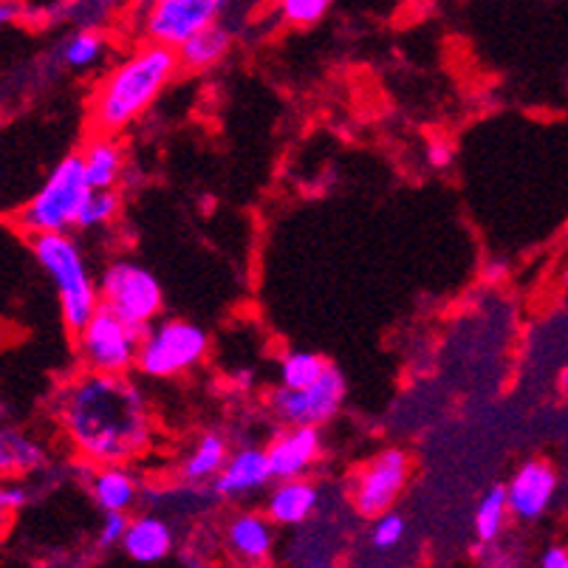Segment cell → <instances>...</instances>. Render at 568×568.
Segmentation results:
<instances>
[{
	"mask_svg": "<svg viewBox=\"0 0 568 568\" xmlns=\"http://www.w3.org/2000/svg\"><path fill=\"white\" fill-rule=\"evenodd\" d=\"M102 51H105V40H102L100 34L80 32L65 43L63 60L71 69H88V65H94L97 60H100Z\"/></svg>",
	"mask_w": 568,
	"mask_h": 568,
	"instance_id": "25",
	"label": "cell"
},
{
	"mask_svg": "<svg viewBox=\"0 0 568 568\" xmlns=\"http://www.w3.org/2000/svg\"><path fill=\"white\" fill-rule=\"evenodd\" d=\"M80 156L85 164L88 184L94 190H113V184L122 175V168H125V156H122V148L113 139V133H100L94 142L82 148Z\"/></svg>",
	"mask_w": 568,
	"mask_h": 568,
	"instance_id": "17",
	"label": "cell"
},
{
	"mask_svg": "<svg viewBox=\"0 0 568 568\" xmlns=\"http://www.w3.org/2000/svg\"><path fill=\"white\" fill-rule=\"evenodd\" d=\"M100 303L144 334L162 312V286L156 275L139 263L116 261L100 277Z\"/></svg>",
	"mask_w": 568,
	"mask_h": 568,
	"instance_id": "5",
	"label": "cell"
},
{
	"mask_svg": "<svg viewBox=\"0 0 568 568\" xmlns=\"http://www.w3.org/2000/svg\"><path fill=\"white\" fill-rule=\"evenodd\" d=\"M402 535H405V520H402L396 513L387 509V513H382L379 518H374L371 544H374L376 549H394V546L402 540Z\"/></svg>",
	"mask_w": 568,
	"mask_h": 568,
	"instance_id": "27",
	"label": "cell"
},
{
	"mask_svg": "<svg viewBox=\"0 0 568 568\" xmlns=\"http://www.w3.org/2000/svg\"><path fill=\"white\" fill-rule=\"evenodd\" d=\"M562 283H566V286H568V268H566V275H562Z\"/></svg>",
	"mask_w": 568,
	"mask_h": 568,
	"instance_id": "35",
	"label": "cell"
},
{
	"mask_svg": "<svg viewBox=\"0 0 568 568\" xmlns=\"http://www.w3.org/2000/svg\"><path fill=\"white\" fill-rule=\"evenodd\" d=\"M206 334L199 325L184 320H168L156 328H148L139 345L136 368L156 379L179 376L199 365L206 354Z\"/></svg>",
	"mask_w": 568,
	"mask_h": 568,
	"instance_id": "6",
	"label": "cell"
},
{
	"mask_svg": "<svg viewBox=\"0 0 568 568\" xmlns=\"http://www.w3.org/2000/svg\"><path fill=\"white\" fill-rule=\"evenodd\" d=\"M407 473H410V458L402 450H394V447L371 458L368 467L356 475V513L365 515V518H379L382 513H387L402 495V489H405Z\"/></svg>",
	"mask_w": 568,
	"mask_h": 568,
	"instance_id": "9",
	"label": "cell"
},
{
	"mask_svg": "<svg viewBox=\"0 0 568 568\" xmlns=\"http://www.w3.org/2000/svg\"><path fill=\"white\" fill-rule=\"evenodd\" d=\"M557 493V473L546 462H526L506 484L509 495V513L520 520H537L549 509Z\"/></svg>",
	"mask_w": 568,
	"mask_h": 568,
	"instance_id": "11",
	"label": "cell"
},
{
	"mask_svg": "<svg viewBox=\"0 0 568 568\" xmlns=\"http://www.w3.org/2000/svg\"><path fill=\"white\" fill-rule=\"evenodd\" d=\"M320 504V489L306 478L281 481L268 495L266 515L277 526H297L314 515Z\"/></svg>",
	"mask_w": 568,
	"mask_h": 568,
	"instance_id": "14",
	"label": "cell"
},
{
	"mask_svg": "<svg viewBox=\"0 0 568 568\" xmlns=\"http://www.w3.org/2000/svg\"><path fill=\"white\" fill-rule=\"evenodd\" d=\"M94 500L102 513H128L136 500V478L128 469L108 464L94 478Z\"/></svg>",
	"mask_w": 568,
	"mask_h": 568,
	"instance_id": "19",
	"label": "cell"
},
{
	"mask_svg": "<svg viewBox=\"0 0 568 568\" xmlns=\"http://www.w3.org/2000/svg\"><path fill=\"white\" fill-rule=\"evenodd\" d=\"M427 162L433 164V168H450L453 164V148L447 142H433L430 148H427Z\"/></svg>",
	"mask_w": 568,
	"mask_h": 568,
	"instance_id": "30",
	"label": "cell"
},
{
	"mask_svg": "<svg viewBox=\"0 0 568 568\" xmlns=\"http://www.w3.org/2000/svg\"><path fill=\"white\" fill-rule=\"evenodd\" d=\"M272 478V467H268V453L246 447V450L235 453L230 462L224 464L219 475H215V493L221 498H237V495L255 493V489L266 487Z\"/></svg>",
	"mask_w": 568,
	"mask_h": 568,
	"instance_id": "13",
	"label": "cell"
},
{
	"mask_svg": "<svg viewBox=\"0 0 568 568\" xmlns=\"http://www.w3.org/2000/svg\"><path fill=\"white\" fill-rule=\"evenodd\" d=\"M320 427L297 425L288 427L286 433L268 444V467L275 481H288V478H303L308 467L320 458Z\"/></svg>",
	"mask_w": 568,
	"mask_h": 568,
	"instance_id": "12",
	"label": "cell"
},
{
	"mask_svg": "<svg viewBox=\"0 0 568 568\" xmlns=\"http://www.w3.org/2000/svg\"><path fill=\"white\" fill-rule=\"evenodd\" d=\"M334 0H281V14L292 26H312L328 12Z\"/></svg>",
	"mask_w": 568,
	"mask_h": 568,
	"instance_id": "26",
	"label": "cell"
},
{
	"mask_svg": "<svg viewBox=\"0 0 568 568\" xmlns=\"http://www.w3.org/2000/svg\"><path fill=\"white\" fill-rule=\"evenodd\" d=\"M272 520V518H268ZM261 515H237L235 520L226 529V540H230V549L237 560L244 562H266L272 557V526Z\"/></svg>",
	"mask_w": 568,
	"mask_h": 568,
	"instance_id": "16",
	"label": "cell"
},
{
	"mask_svg": "<svg viewBox=\"0 0 568 568\" xmlns=\"http://www.w3.org/2000/svg\"><path fill=\"white\" fill-rule=\"evenodd\" d=\"M230 43H232V34L230 29H224L221 23H213L206 26V29H201V32H195L193 38L184 40L182 45H179V60H182L184 69H210V65H215L221 60V57L230 51Z\"/></svg>",
	"mask_w": 568,
	"mask_h": 568,
	"instance_id": "18",
	"label": "cell"
},
{
	"mask_svg": "<svg viewBox=\"0 0 568 568\" xmlns=\"http://www.w3.org/2000/svg\"><path fill=\"white\" fill-rule=\"evenodd\" d=\"M119 213V195L113 190H91L85 206H82L80 221H77V230H97V226H105L108 221H113V215Z\"/></svg>",
	"mask_w": 568,
	"mask_h": 568,
	"instance_id": "24",
	"label": "cell"
},
{
	"mask_svg": "<svg viewBox=\"0 0 568 568\" xmlns=\"http://www.w3.org/2000/svg\"><path fill=\"white\" fill-rule=\"evenodd\" d=\"M506 275H509V266H506L504 261H493L484 266V281L487 283H500L506 281Z\"/></svg>",
	"mask_w": 568,
	"mask_h": 568,
	"instance_id": "32",
	"label": "cell"
},
{
	"mask_svg": "<svg viewBox=\"0 0 568 568\" xmlns=\"http://www.w3.org/2000/svg\"><path fill=\"white\" fill-rule=\"evenodd\" d=\"M14 14H20L18 3H12V0H3V7H0V20H3V23H12Z\"/></svg>",
	"mask_w": 568,
	"mask_h": 568,
	"instance_id": "33",
	"label": "cell"
},
{
	"mask_svg": "<svg viewBox=\"0 0 568 568\" xmlns=\"http://www.w3.org/2000/svg\"><path fill=\"white\" fill-rule=\"evenodd\" d=\"M40 464H43L40 444L14 430H3V438H0V467H3V473H26V469L40 467Z\"/></svg>",
	"mask_w": 568,
	"mask_h": 568,
	"instance_id": "22",
	"label": "cell"
},
{
	"mask_svg": "<svg viewBox=\"0 0 568 568\" xmlns=\"http://www.w3.org/2000/svg\"><path fill=\"white\" fill-rule=\"evenodd\" d=\"M179 65H182L179 49H170L156 40L133 51L125 63H119L102 80L91 102V128L97 133L125 131L133 119L153 105V100H159Z\"/></svg>",
	"mask_w": 568,
	"mask_h": 568,
	"instance_id": "2",
	"label": "cell"
},
{
	"mask_svg": "<svg viewBox=\"0 0 568 568\" xmlns=\"http://www.w3.org/2000/svg\"><path fill=\"white\" fill-rule=\"evenodd\" d=\"M230 462L226 456L224 438L215 436V433H206L199 444L193 447V453L184 462V475L190 481H206V478H215V475L224 469V464Z\"/></svg>",
	"mask_w": 568,
	"mask_h": 568,
	"instance_id": "20",
	"label": "cell"
},
{
	"mask_svg": "<svg viewBox=\"0 0 568 568\" xmlns=\"http://www.w3.org/2000/svg\"><path fill=\"white\" fill-rule=\"evenodd\" d=\"M142 332H136L125 320H119L108 308L91 317V323L77 334L80 359L88 371L97 374H128L139 359Z\"/></svg>",
	"mask_w": 568,
	"mask_h": 568,
	"instance_id": "7",
	"label": "cell"
},
{
	"mask_svg": "<svg viewBox=\"0 0 568 568\" xmlns=\"http://www.w3.org/2000/svg\"><path fill=\"white\" fill-rule=\"evenodd\" d=\"M32 252L60 294L63 323L69 325V332L80 334L102 308L100 286L91 281L80 246L65 232H43L32 237Z\"/></svg>",
	"mask_w": 568,
	"mask_h": 568,
	"instance_id": "3",
	"label": "cell"
},
{
	"mask_svg": "<svg viewBox=\"0 0 568 568\" xmlns=\"http://www.w3.org/2000/svg\"><path fill=\"white\" fill-rule=\"evenodd\" d=\"M345 402V379L337 368H328L314 385L308 387H286L272 394L268 407L272 416L286 427L314 425L323 427L339 413Z\"/></svg>",
	"mask_w": 568,
	"mask_h": 568,
	"instance_id": "8",
	"label": "cell"
},
{
	"mask_svg": "<svg viewBox=\"0 0 568 568\" xmlns=\"http://www.w3.org/2000/svg\"><path fill=\"white\" fill-rule=\"evenodd\" d=\"M224 3L226 0H153L144 20V32L156 43L179 49L195 32L219 23Z\"/></svg>",
	"mask_w": 568,
	"mask_h": 568,
	"instance_id": "10",
	"label": "cell"
},
{
	"mask_svg": "<svg viewBox=\"0 0 568 568\" xmlns=\"http://www.w3.org/2000/svg\"><path fill=\"white\" fill-rule=\"evenodd\" d=\"M557 387L562 390V396H568V365L560 371V379H557Z\"/></svg>",
	"mask_w": 568,
	"mask_h": 568,
	"instance_id": "34",
	"label": "cell"
},
{
	"mask_svg": "<svg viewBox=\"0 0 568 568\" xmlns=\"http://www.w3.org/2000/svg\"><path fill=\"white\" fill-rule=\"evenodd\" d=\"M128 526H131V520L125 518V513H105V520L100 526V549L122 546V540L128 535Z\"/></svg>",
	"mask_w": 568,
	"mask_h": 568,
	"instance_id": "28",
	"label": "cell"
},
{
	"mask_svg": "<svg viewBox=\"0 0 568 568\" xmlns=\"http://www.w3.org/2000/svg\"><path fill=\"white\" fill-rule=\"evenodd\" d=\"M332 365L325 363L320 354H306V351H294V354L283 356L281 363V379L286 387H308L325 374Z\"/></svg>",
	"mask_w": 568,
	"mask_h": 568,
	"instance_id": "23",
	"label": "cell"
},
{
	"mask_svg": "<svg viewBox=\"0 0 568 568\" xmlns=\"http://www.w3.org/2000/svg\"><path fill=\"white\" fill-rule=\"evenodd\" d=\"M60 422L77 450L91 462L119 464L151 442V416L125 374L91 371L60 399Z\"/></svg>",
	"mask_w": 568,
	"mask_h": 568,
	"instance_id": "1",
	"label": "cell"
},
{
	"mask_svg": "<svg viewBox=\"0 0 568 568\" xmlns=\"http://www.w3.org/2000/svg\"><path fill=\"white\" fill-rule=\"evenodd\" d=\"M544 568H568V546H549L540 557Z\"/></svg>",
	"mask_w": 568,
	"mask_h": 568,
	"instance_id": "31",
	"label": "cell"
},
{
	"mask_svg": "<svg viewBox=\"0 0 568 568\" xmlns=\"http://www.w3.org/2000/svg\"><path fill=\"white\" fill-rule=\"evenodd\" d=\"M29 504V493L18 484H9V487L0 489V506H3V513H20L23 506Z\"/></svg>",
	"mask_w": 568,
	"mask_h": 568,
	"instance_id": "29",
	"label": "cell"
},
{
	"mask_svg": "<svg viewBox=\"0 0 568 568\" xmlns=\"http://www.w3.org/2000/svg\"><path fill=\"white\" fill-rule=\"evenodd\" d=\"M91 190L94 187L88 184L85 164H82L80 153L65 156L51 170L43 187L26 201L23 210L14 215V224L29 237L43 235V232H69L80 221L82 206H85Z\"/></svg>",
	"mask_w": 568,
	"mask_h": 568,
	"instance_id": "4",
	"label": "cell"
},
{
	"mask_svg": "<svg viewBox=\"0 0 568 568\" xmlns=\"http://www.w3.org/2000/svg\"><path fill=\"white\" fill-rule=\"evenodd\" d=\"M122 551L136 562H159L173 551V531L164 520L144 515V518L131 520Z\"/></svg>",
	"mask_w": 568,
	"mask_h": 568,
	"instance_id": "15",
	"label": "cell"
},
{
	"mask_svg": "<svg viewBox=\"0 0 568 568\" xmlns=\"http://www.w3.org/2000/svg\"><path fill=\"white\" fill-rule=\"evenodd\" d=\"M506 515H509V495L506 487H493L478 504V513H475V537L481 544H493L498 540L500 529L506 524Z\"/></svg>",
	"mask_w": 568,
	"mask_h": 568,
	"instance_id": "21",
	"label": "cell"
}]
</instances>
